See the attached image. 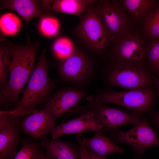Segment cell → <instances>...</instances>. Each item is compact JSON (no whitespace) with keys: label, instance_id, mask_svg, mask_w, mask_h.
<instances>
[{"label":"cell","instance_id":"1","mask_svg":"<svg viewBox=\"0 0 159 159\" xmlns=\"http://www.w3.org/2000/svg\"><path fill=\"white\" fill-rule=\"evenodd\" d=\"M37 44L28 43L23 46L9 47L11 64L9 82L1 92V104H16L25 85L30 77L34 67Z\"/></svg>","mask_w":159,"mask_h":159},{"label":"cell","instance_id":"2","mask_svg":"<svg viewBox=\"0 0 159 159\" xmlns=\"http://www.w3.org/2000/svg\"><path fill=\"white\" fill-rule=\"evenodd\" d=\"M45 52L44 49L39 57L20 101L10 113L21 116L33 113L36 110L35 107L43 102L55 87V82L48 74Z\"/></svg>","mask_w":159,"mask_h":159},{"label":"cell","instance_id":"3","mask_svg":"<svg viewBox=\"0 0 159 159\" xmlns=\"http://www.w3.org/2000/svg\"><path fill=\"white\" fill-rule=\"evenodd\" d=\"M115 60L106 74L110 85L127 90L153 88L154 76L144 62Z\"/></svg>","mask_w":159,"mask_h":159},{"label":"cell","instance_id":"4","mask_svg":"<svg viewBox=\"0 0 159 159\" xmlns=\"http://www.w3.org/2000/svg\"><path fill=\"white\" fill-rule=\"evenodd\" d=\"M155 96L153 88L120 92L107 90L100 92L95 96L89 98L88 101L90 103L116 104L140 115L150 110Z\"/></svg>","mask_w":159,"mask_h":159},{"label":"cell","instance_id":"5","mask_svg":"<svg viewBox=\"0 0 159 159\" xmlns=\"http://www.w3.org/2000/svg\"><path fill=\"white\" fill-rule=\"evenodd\" d=\"M98 2L93 7L101 19L109 41L114 42L132 31V21L119 1Z\"/></svg>","mask_w":159,"mask_h":159},{"label":"cell","instance_id":"6","mask_svg":"<svg viewBox=\"0 0 159 159\" xmlns=\"http://www.w3.org/2000/svg\"><path fill=\"white\" fill-rule=\"evenodd\" d=\"M77 32L87 46L97 52L103 51L109 41L101 19L92 5L81 17Z\"/></svg>","mask_w":159,"mask_h":159},{"label":"cell","instance_id":"7","mask_svg":"<svg viewBox=\"0 0 159 159\" xmlns=\"http://www.w3.org/2000/svg\"><path fill=\"white\" fill-rule=\"evenodd\" d=\"M112 137L120 143H125L136 154H143L150 147L159 146V137L145 118L140 117L139 122L128 131H114Z\"/></svg>","mask_w":159,"mask_h":159},{"label":"cell","instance_id":"8","mask_svg":"<svg viewBox=\"0 0 159 159\" xmlns=\"http://www.w3.org/2000/svg\"><path fill=\"white\" fill-rule=\"evenodd\" d=\"M80 109L90 110L102 126L105 131L114 132L122 126L127 125H136L139 122V114L133 112L128 113L121 110L105 105L102 103H89Z\"/></svg>","mask_w":159,"mask_h":159},{"label":"cell","instance_id":"9","mask_svg":"<svg viewBox=\"0 0 159 159\" xmlns=\"http://www.w3.org/2000/svg\"><path fill=\"white\" fill-rule=\"evenodd\" d=\"M114 42L112 54L115 60L142 62L145 60L148 46L138 34L131 31Z\"/></svg>","mask_w":159,"mask_h":159},{"label":"cell","instance_id":"10","mask_svg":"<svg viewBox=\"0 0 159 159\" xmlns=\"http://www.w3.org/2000/svg\"><path fill=\"white\" fill-rule=\"evenodd\" d=\"M56 120L45 107L23 118L19 122V126L24 133L36 139L51 134L56 127Z\"/></svg>","mask_w":159,"mask_h":159},{"label":"cell","instance_id":"11","mask_svg":"<svg viewBox=\"0 0 159 159\" xmlns=\"http://www.w3.org/2000/svg\"><path fill=\"white\" fill-rule=\"evenodd\" d=\"M19 120L12 115L0 116V159H11L16 153L21 137Z\"/></svg>","mask_w":159,"mask_h":159},{"label":"cell","instance_id":"12","mask_svg":"<svg viewBox=\"0 0 159 159\" xmlns=\"http://www.w3.org/2000/svg\"><path fill=\"white\" fill-rule=\"evenodd\" d=\"M59 71L66 80L72 83L80 84L88 79L91 74V67L87 56L81 51L76 50L62 61Z\"/></svg>","mask_w":159,"mask_h":159},{"label":"cell","instance_id":"13","mask_svg":"<svg viewBox=\"0 0 159 159\" xmlns=\"http://www.w3.org/2000/svg\"><path fill=\"white\" fill-rule=\"evenodd\" d=\"M90 131L105 132L102 126L95 118L93 113L88 110L83 112L81 115L55 127L51 136L53 138H58L64 134H80Z\"/></svg>","mask_w":159,"mask_h":159},{"label":"cell","instance_id":"14","mask_svg":"<svg viewBox=\"0 0 159 159\" xmlns=\"http://www.w3.org/2000/svg\"><path fill=\"white\" fill-rule=\"evenodd\" d=\"M82 90L68 89L58 91L48 100L45 107L56 119L76 107L84 97Z\"/></svg>","mask_w":159,"mask_h":159},{"label":"cell","instance_id":"15","mask_svg":"<svg viewBox=\"0 0 159 159\" xmlns=\"http://www.w3.org/2000/svg\"><path fill=\"white\" fill-rule=\"evenodd\" d=\"M44 148L49 159H79L76 150L70 144L58 138L42 137L38 144Z\"/></svg>","mask_w":159,"mask_h":159},{"label":"cell","instance_id":"16","mask_svg":"<svg viewBox=\"0 0 159 159\" xmlns=\"http://www.w3.org/2000/svg\"><path fill=\"white\" fill-rule=\"evenodd\" d=\"M86 147L97 154L106 158L107 156L116 153H123L124 150L114 143L110 139L98 132L92 137L85 138Z\"/></svg>","mask_w":159,"mask_h":159},{"label":"cell","instance_id":"17","mask_svg":"<svg viewBox=\"0 0 159 159\" xmlns=\"http://www.w3.org/2000/svg\"><path fill=\"white\" fill-rule=\"evenodd\" d=\"M4 8L18 13L26 22L33 17H41L42 13L37 1L31 0H10L2 1Z\"/></svg>","mask_w":159,"mask_h":159},{"label":"cell","instance_id":"18","mask_svg":"<svg viewBox=\"0 0 159 159\" xmlns=\"http://www.w3.org/2000/svg\"><path fill=\"white\" fill-rule=\"evenodd\" d=\"M123 7L136 21H143L159 3L156 0H122Z\"/></svg>","mask_w":159,"mask_h":159},{"label":"cell","instance_id":"19","mask_svg":"<svg viewBox=\"0 0 159 159\" xmlns=\"http://www.w3.org/2000/svg\"><path fill=\"white\" fill-rule=\"evenodd\" d=\"M95 0H57L53 1L51 8L53 12L82 16L83 12L96 2Z\"/></svg>","mask_w":159,"mask_h":159},{"label":"cell","instance_id":"20","mask_svg":"<svg viewBox=\"0 0 159 159\" xmlns=\"http://www.w3.org/2000/svg\"><path fill=\"white\" fill-rule=\"evenodd\" d=\"M143 22L145 36L150 40H159V3Z\"/></svg>","mask_w":159,"mask_h":159},{"label":"cell","instance_id":"21","mask_svg":"<svg viewBox=\"0 0 159 159\" xmlns=\"http://www.w3.org/2000/svg\"><path fill=\"white\" fill-rule=\"evenodd\" d=\"M146 64L153 75L159 78V40L153 39L147 47Z\"/></svg>","mask_w":159,"mask_h":159},{"label":"cell","instance_id":"22","mask_svg":"<svg viewBox=\"0 0 159 159\" xmlns=\"http://www.w3.org/2000/svg\"><path fill=\"white\" fill-rule=\"evenodd\" d=\"M21 21L16 15L11 13H5L0 19V29L1 32L6 35L12 36L19 31Z\"/></svg>","mask_w":159,"mask_h":159},{"label":"cell","instance_id":"23","mask_svg":"<svg viewBox=\"0 0 159 159\" xmlns=\"http://www.w3.org/2000/svg\"><path fill=\"white\" fill-rule=\"evenodd\" d=\"M11 54L9 48L1 46L0 49V84L3 91L7 83V76L11 64Z\"/></svg>","mask_w":159,"mask_h":159},{"label":"cell","instance_id":"24","mask_svg":"<svg viewBox=\"0 0 159 159\" xmlns=\"http://www.w3.org/2000/svg\"><path fill=\"white\" fill-rule=\"evenodd\" d=\"M38 146L36 143L24 140L20 150L11 159H40L42 153L38 150Z\"/></svg>","mask_w":159,"mask_h":159},{"label":"cell","instance_id":"25","mask_svg":"<svg viewBox=\"0 0 159 159\" xmlns=\"http://www.w3.org/2000/svg\"><path fill=\"white\" fill-rule=\"evenodd\" d=\"M53 49L56 56L62 60L71 55L76 50L72 42L66 37L57 39L54 44Z\"/></svg>","mask_w":159,"mask_h":159},{"label":"cell","instance_id":"26","mask_svg":"<svg viewBox=\"0 0 159 159\" xmlns=\"http://www.w3.org/2000/svg\"><path fill=\"white\" fill-rule=\"evenodd\" d=\"M40 26L42 33L48 36L55 35L57 33L59 27L58 21L52 17L43 18L41 21Z\"/></svg>","mask_w":159,"mask_h":159},{"label":"cell","instance_id":"27","mask_svg":"<svg viewBox=\"0 0 159 159\" xmlns=\"http://www.w3.org/2000/svg\"><path fill=\"white\" fill-rule=\"evenodd\" d=\"M78 142L79 144V152L82 154L85 159H106L105 157L97 154L87 148L84 139H79Z\"/></svg>","mask_w":159,"mask_h":159},{"label":"cell","instance_id":"28","mask_svg":"<svg viewBox=\"0 0 159 159\" xmlns=\"http://www.w3.org/2000/svg\"><path fill=\"white\" fill-rule=\"evenodd\" d=\"M154 81L155 85L157 87L159 97V78L154 76Z\"/></svg>","mask_w":159,"mask_h":159},{"label":"cell","instance_id":"29","mask_svg":"<svg viewBox=\"0 0 159 159\" xmlns=\"http://www.w3.org/2000/svg\"><path fill=\"white\" fill-rule=\"evenodd\" d=\"M155 117L156 122L159 126V111L156 113Z\"/></svg>","mask_w":159,"mask_h":159},{"label":"cell","instance_id":"30","mask_svg":"<svg viewBox=\"0 0 159 159\" xmlns=\"http://www.w3.org/2000/svg\"><path fill=\"white\" fill-rule=\"evenodd\" d=\"M40 159H47L46 155L42 154Z\"/></svg>","mask_w":159,"mask_h":159},{"label":"cell","instance_id":"31","mask_svg":"<svg viewBox=\"0 0 159 159\" xmlns=\"http://www.w3.org/2000/svg\"><path fill=\"white\" fill-rule=\"evenodd\" d=\"M80 159H85L82 154L80 153L79 152Z\"/></svg>","mask_w":159,"mask_h":159},{"label":"cell","instance_id":"32","mask_svg":"<svg viewBox=\"0 0 159 159\" xmlns=\"http://www.w3.org/2000/svg\"><path fill=\"white\" fill-rule=\"evenodd\" d=\"M1 112H0V113H1ZM9 114H10V113H9ZM12 115H13V114H12ZM18 117H19V116H18ZM19 117L20 118V117Z\"/></svg>","mask_w":159,"mask_h":159},{"label":"cell","instance_id":"33","mask_svg":"<svg viewBox=\"0 0 159 159\" xmlns=\"http://www.w3.org/2000/svg\"><path fill=\"white\" fill-rule=\"evenodd\" d=\"M6 113H7V112H6Z\"/></svg>","mask_w":159,"mask_h":159},{"label":"cell","instance_id":"34","mask_svg":"<svg viewBox=\"0 0 159 159\" xmlns=\"http://www.w3.org/2000/svg\"><path fill=\"white\" fill-rule=\"evenodd\" d=\"M47 157V159H49L47 157Z\"/></svg>","mask_w":159,"mask_h":159}]
</instances>
